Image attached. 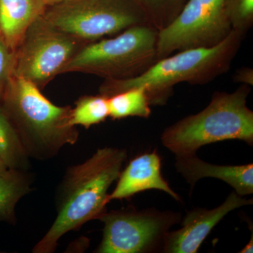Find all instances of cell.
Segmentation results:
<instances>
[{
  "mask_svg": "<svg viewBox=\"0 0 253 253\" xmlns=\"http://www.w3.org/2000/svg\"><path fill=\"white\" fill-rule=\"evenodd\" d=\"M127 155L125 149H99L84 162L68 168L56 192V219L33 253H52L65 234L97 219L109 202Z\"/></svg>",
  "mask_w": 253,
  "mask_h": 253,
  "instance_id": "6da1fadb",
  "label": "cell"
},
{
  "mask_svg": "<svg viewBox=\"0 0 253 253\" xmlns=\"http://www.w3.org/2000/svg\"><path fill=\"white\" fill-rule=\"evenodd\" d=\"M246 34L231 31L214 46L189 48L158 60L135 77L106 80L100 94L109 97L131 88L146 91L151 105L166 104L176 84H204L229 71Z\"/></svg>",
  "mask_w": 253,
  "mask_h": 253,
  "instance_id": "7a4b0ae2",
  "label": "cell"
},
{
  "mask_svg": "<svg viewBox=\"0 0 253 253\" xmlns=\"http://www.w3.org/2000/svg\"><path fill=\"white\" fill-rule=\"evenodd\" d=\"M0 104L30 158L49 160L78 140V129L70 123L71 106L53 104L36 84L14 73Z\"/></svg>",
  "mask_w": 253,
  "mask_h": 253,
  "instance_id": "3957f363",
  "label": "cell"
},
{
  "mask_svg": "<svg viewBox=\"0 0 253 253\" xmlns=\"http://www.w3.org/2000/svg\"><path fill=\"white\" fill-rule=\"evenodd\" d=\"M250 86L233 92L217 91L203 111L177 121L163 131V146L176 156L196 154L205 146L226 140L253 144V112L247 106Z\"/></svg>",
  "mask_w": 253,
  "mask_h": 253,
  "instance_id": "277c9868",
  "label": "cell"
},
{
  "mask_svg": "<svg viewBox=\"0 0 253 253\" xmlns=\"http://www.w3.org/2000/svg\"><path fill=\"white\" fill-rule=\"evenodd\" d=\"M158 31L151 25L128 28L83 46L62 73H90L106 80L135 77L158 61Z\"/></svg>",
  "mask_w": 253,
  "mask_h": 253,
  "instance_id": "5b68a950",
  "label": "cell"
},
{
  "mask_svg": "<svg viewBox=\"0 0 253 253\" xmlns=\"http://www.w3.org/2000/svg\"><path fill=\"white\" fill-rule=\"evenodd\" d=\"M42 16L56 29L86 44L134 26L150 25L135 0H69L46 6Z\"/></svg>",
  "mask_w": 253,
  "mask_h": 253,
  "instance_id": "8992f818",
  "label": "cell"
},
{
  "mask_svg": "<svg viewBox=\"0 0 253 253\" xmlns=\"http://www.w3.org/2000/svg\"><path fill=\"white\" fill-rule=\"evenodd\" d=\"M86 44L56 29L41 16L28 28L15 51L14 74L41 88Z\"/></svg>",
  "mask_w": 253,
  "mask_h": 253,
  "instance_id": "52a82bcc",
  "label": "cell"
},
{
  "mask_svg": "<svg viewBox=\"0 0 253 253\" xmlns=\"http://www.w3.org/2000/svg\"><path fill=\"white\" fill-rule=\"evenodd\" d=\"M230 0H187L168 27L158 32V60L189 48L215 45L232 31Z\"/></svg>",
  "mask_w": 253,
  "mask_h": 253,
  "instance_id": "ba28073f",
  "label": "cell"
},
{
  "mask_svg": "<svg viewBox=\"0 0 253 253\" xmlns=\"http://www.w3.org/2000/svg\"><path fill=\"white\" fill-rule=\"evenodd\" d=\"M176 217L154 211H116L101 214L103 237L98 253L149 252L164 240Z\"/></svg>",
  "mask_w": 253,
  "mask_h": 253,
  "instance_id": "9c48e42d",
  "label": "cell"
},
{
  "mask_svg": "<svg viewBox=\"0 0 253 253\" xmlns=\"http://www.w3.org/2000/svg\"><path fill=\"white\" fill-rule=\"evenodd\" d=\"M235 191L225 201L212 210L198 208L188 213L178 230L168 232L163 243V251L169 253H196L205 239L218 223L231 211L253 204Z\"/></svg>",
  "mask_w": 253,
  "mask_h": 253,
  "instance_id": "30bf717a",
  "label": "cell"
},
{
  "mask_svg": "<svg viewBox=\"0 0 253 253\" xmlns=\"http://www.w3.org/2000/svg\"><path fill=\"white\" fill-rule=\"evenodd\" d=\"M116 189L109 194V200L129 199L131 196L147 191H164L176 201L179 196L169 186L161 172V159L156 151L136 156L131 160L126 169L121 171Z\"/></svg>",
  "mask_w": 253,
  "mask_h": 253,
  "instance_id": "8fae6325",
  "label": "cell"
},
{
  "mask_svg": "<svg viewBox=\"0 0 253 253\" xmlns=\"http://www.w3.org/2000/svg\"><path fill=\"white\" fill-rule=\"evenodd\" d=\"M175 167L191 186L203 178L213 177L227 183L239 196L253 194V163L243 166H216L204 162L195 154L176 156Z\"/></svg>",
  "mask_w": 253,
  "mask_h": 253,
  "instance_id": "7c38bea8",
  "label": "cell"
},
{
  "mask_svg": "<svg viewBox=\"0 0 253 253\" xmlns=\"http://www.w3.org/2000/svg\"><path fill=\"white\" fill-rule=\"evenodd\" d=\"M46 7L40 0H0V38L16 51L28 28Z\"/></svg>",
  "mask_w": 253,
  "mask_h": 253,
  "instance_id": "4fadbf2b",
  "label": "cell"
},
{
  "mask_svg": "<svg viewBox=\"0 0 253 253\" xmlns=\"http://www.w3.org/2000/svg\"><path fill=\"white\" fill-rule=\"evenodd\" d=\"M31 185V176L28 171L7 169L0 174V222H16V205L29 194Z\"/></svg>",
  "mask_w": 253,
  "mask_h": 253,
  "instance_id": "5bb4252c",
  "label": "cell"
},
{
  "mask_svg": "<svg viewBox=\"0 0 253 253\" xmlns=\"http://www.w3.org/2000/svg\"><path fill=\"white\" fill-rule=\"evenodd\" d=\"M0 158L7 169L28 171L30 157L14 125L0 104Z\"/></svg>",
  "mask_w": 253,
  "mask_h": 253,
  "instance_id": "9a60e30c",
  "label": "cell"
},
{
  "mask_svg": "<svg viewBox=\"0 0 253 253\" xmlns=\"http://www.w3.org/2000/svg\"><path fill=\"white\" fill-rule=\"evenodd\" d=\"M109 117L121 120L128 117L148 118L151 114V103L146 91L136 87L108 97Z\"/></svg>",
  "mask_w": 253,
  "mask_h": 253,
  "instance_id": "2e32d148",
  "label": "cell"
},
{
  "mask_svg": "<svg viewBox=\"0 0 253 253\" xmlns=\"http://www.w3.org/2000/svg\"><path fill=\"white\" fill-rule=\"evenodd\" d=\"M109 117V101L102 94L82 96L71 108L70 123L71 126H83L86 129L104 122Z\"/></svg>",
  "mask_w": 253,
  "mask_h": 253,
  "instance_id": "e0dca14e",
  "label": "cell"
},
{
  "mask_svg": "<svg viewBox=\"0 0 253 253\" xmlns=\"http://www.w3.org/2000/svg\"><path fill=\"white\" fill-rule=\"evenodd\" d=\"M147 16L150 25L158 32L177 17L187 0H135Z\"/></svg>",
  "mask_w": 253,
  "mask_h": 253,
  "instance_id": "ac0fdd59",
  "label": "cell"
},
{
  "mask_svg": "<svg viewBox=\"0 0 253 253\" xmlns=\"http://www.w3.org/2000/svg\"><path fill=\"white\" fill-rule=\"evenodd\" d=\"M228 18L231 30L246 34L253 23V0H230Z\"/></svg>",
  "mask_w": 253,
  "mask_h": 253,
  "instance_id": "d6986e66",
  "label": "cell"
},
{
  "mask_svg": "<svg viewBox=\"0 0 253 253\" xmlns=\"http://www.w3.org/2000/svg\"><path fill=\"white\" fill-rule=\"evenodd\" d=\"M15 51L0 38V102L14 73Z\"/></svg>",
  "mask_w": 253,
  "mask_h": 253,
  "instance_id": "ffe728a7",
  "label": "cell"
},
{
  "mask_svg": "<svg viewBox=\"0 0 253 253\" xmlns=\"http://www.w3.org/2000/svg\"><path fill=\"white\" fill-rule=\"evenodd\" d=\"M235 83H241L250 86L253 85V70L249 67L240 68L233 78Z\"/></svg>",
  "mask_w": 253,
  "mask_h": 253,
  "instance_id": "44dd1931",
  "label": "cell"
},
{
  "mask_svg": "<svg viewBox=\"0 0 253 253\" xmlns=\"http://www.w3.org/2000/svg\"><path fill=\"white\" fill-rule=\"evenodd\" d=\"M253 234L251 236V239L250 240L249 244L240 251V253H252L253 252Z\"/></svg>",
  "mask_w": 253,
  "mask_h": 253,
  "instance_id": "7402d4cb",
  "label": "cell"
},
{
  "mask_svg": "<svg viewBox=\"0 0 253 253\" xmlns=\"http://www.w3.org/2000/svg\"><path fill=\"white\" fill-rule=\"evenodd\" d=\"M40 1L45 5L46 6H50L64 2V1H69V0H40Z\"/></svg>",
  "mask_w": 253,
  "mask_h": 253,
  "instance_id": "603a6c76",
  "label": "cell"
},
{
  "mask_svg": "<svg viewBox=\"0 0 253 253\" xmlns=\"http://www.w3.org/2000/svg\"><path fill=\"white\" fill-rule=\"evenodd\" d=\"M7 169V168L5 166L4 163H3V161H1V158H0V174L1 173L4 172V171H6Z\"/></svg>",
  "mask_w": 253,
  "mask_h": 253,
  "instance_id": "cb8c5ba5",
  "label": "cell"
}]
</instances>
